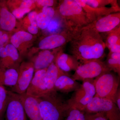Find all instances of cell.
Masks as SVG:
<instances>
[{
  "mask_svg": "<svg viewBox=\"0 0 120 120\" xmlns=\"http://www.w3.org/2000/svg\"><path fill=\"white\" fill-rule=\"evenodd\" d=\"M70 44L71 52L80 63L101 60L105 56L106 47L103 38L92 28H82Z\"/></svg>",
  "mask_w": 120,
  "mask_h": 120,
  "instance_id": "6da1fadb",
  "label": "cell"
},
{
  "mask_svg": "<svg viewBox=\"0 0 120 120\" xmlns=\"http://www.w3.org/2000/svg\"><path fill=\"white\" fill-rule=\"evenodd\" d=\"M57 9L65 29L78 32L90 23L85 11L75 0L59 1Z\"/></svg>",
  "mask_w": 120,
  "mask_h": 120,
  "instance_id": "7a4b0ae2",
  "label": "cell"
},
{
  "mask_svg": "<svg viewBox=\"0 0 120 120\" xmlns=\"http://www.w3.org/2000/svg\"><path fill=\"white\" fill-rule=\"evenodd\" d=\"M43 120H64L70 107L56 91L38 98Z\"/></svg>",
  "mask_w": 120,
  "mask_h": 120,
  "instance_id": "3957f363",
  "label": "cell"
},
{
  "mask_svg": "<svg viewBox=\"0 0 120 120\" xmlns=\"http://www.w3.org/2000/svg\"><path fill=\"white\" fill-rule=\"evenodd\" d=\"M120 77L110 71L94 79L96 92L94 97L108 99L114 103V96L119 88Z\"/></svg>",
  "mask_w": 120,
  "mask_h": 120,
  "instance_id": "277c9868",
  "label": "cell"
},
{
  "mask_svg": "<svg viewBox=\"0 0 120 120\" xmlns=\"http://www.w3.org/2000/svg\"><path fill=\"white\" fill-rule=\"evenodd\" d=\"M94 80L82 81L80 87L74 91L71 98L67 101L70 108L84 111L96 94Z\"/></svg>",
  "mask_w": 120,
  "mask_h": 120,
  "instance_id": "5b68a950",
  "label": "cell"
},
{
  "mask_svg": "<svg viewBox=\"0 0 120 120\" xmlns=\"http://www.w3.org/2000/svg\"><path fill=\"white\" fill-rule=\"evenodd\" d=\"M111 71L105 62L101 60H90L80 63L72 78L76 81L94 79L101 75Z\"/></svg>",
  "mask_w": 120,
  "mask_h": 120,
  "instance_id": "8992f818",
  "label": "cell"
},
{
  "mask_svg": "<svg viewBox=\"0 0 120 120\" xmlns=\"http://www.w3.org/2000/svg\"><path fill=\"white\" fill-rule=\"evenodd\" d=\"M78 32L64 29L60 33L46 35L39 41L37 49L31 50L27 55L31 57L39 50L55 49L64 46L73 40Z\"/></svg>",
  "mask_w": 120,
  "mask_h": 120,
  "instance_id": "52a82bcc",
  "label": "cell"
},
{
  "mask_svg": "<svg viewBox=\"0 0 120 120\" xmlns=\"http://www.w3.org/2000/svg\"><path fill=\"white\" fill-rule=\"evenodd\" d=\"M84 112L88 113H103L108 120H120V110L115 103L106 99L94 97Z\"/></svg>",
  "mask_w": 120,
  "mask_h": 120,
  "instance_id": "ba28073f",
  "label": "cell"
},
{
  "mask_svg": "<svg viewBox=\"0 0 120 120\" xmlns=\"http://www.w3.org/2000/svg\"><path fill=\"white\" fill-rule=\"evenodd\" d=\"M35 68L31 61H22L19 69L17 82L12 87V92L18 94L26 93L34 75Z\"/></svg>",
  "mask_w": 120,
  "mask_h": 120,
  "instance_id": "9c48e42d",
  "label": "cell"
},
{
  "mask_svg": "<svg viewBox=\"0 0 120 120\" xmlns=\"http://www.w3.org/2000/svg\"><path fill=\"white\" fill-rule=\"evenodd\" d=\"M35 36L23 30L18 29L13 34L11 33L10 43L17 50L22 58L27 54L28 50L33 46L36 39Z\"/></svg>",
  "mask_w": 120,
  "mask_h": 120,
  "instance_id": "30bf717a",
  "label": "cell"
},
{
  "mask_svg": "<svg viewBox=\"0 0 120 120\" xmlns=\"http://www.w3.org/2000/svg\"><path fill=\"white\" fill-rule=\"evenodd\" d=\"M5 120H27L23 105L18 94L9 91Z\"/></svg>",
  "mask_w": 120,
  "mask_h": 120,
  "instance_id": "8fae6325",
  "label": "cell"
},
{
  "mask_svg": "<svg viewBox=\"0 0 120 120\" xmlns=\"http://www.w3.org/2000/svg\"><path fill=\"white\" fill-rule=\"evenodd\" d=\"M22 58L15 47L9 42L0 49V68H19Z\"/></svg>",
  "mask_w": 120,
  "mask_h": 120,
  "instance_id": "7c38bea8",
  "label": "cell"
},
{
  "mask_svg": "<svg viewBox=\"0 0 120 120\" xmlns=\"http://www.w3.org/2000/svg\"><path fill=\"white\" fill-rule=\"evenodd\" d=\"M120 26V12L101 17L84 28H92L100 34L111 31Z\"/></svg>",
  "mask_w": 120,
  "mask_h": 120,
  "instance_id": "4fadbf2b",
  "label": "cell"
},
{
  "mask_svg": "<svg viewBox=\"0 0 120 120\" xmlns=\"http://www.w3.org/2000/svg\"><path fill=\"white\" fill-rule=\"evenodd\" d=\"M47 68L35 71L33 79L26 91L27 94L39 98L46 94L45 76Z\"/></svg>",
  "mask_w": 120,
  "mask_h": 120,
  "instance_id": "5bb4252c",
  "label": "cell"
},
{
  "mask_svg": "<svg viewBox=\"0 0 120 120\" xmlns=\"http://www.w3.org/2000/svg\"><path fill=\"white\" fill-rule=\"evenodd\" d=\"M64 47L55 49L41 50L31 61L34 64L35 71L47 68L55 62L59 53L64 51Z\"/></svg>",
  "mask_w": 120,
  "mask_h": 120,
  "instance_id": "9a60e30c",
  "label": "cell"
},
{
  "mask_svg": "<svg viewBox=\"0 0 120 120\" xmlns=\"http://www.w3.org/2000/svg\"><path fill=\"white\" fill-rule=\"evenodd\" d=\"M75 0L82 7L85 11L90 23L103 16L112 13L120 12V8L119 6L93 8L86 4L82 1V0Z\"/></svg>",
  "mask_w": 120,
  "mask_h": 120,
  "instance_id": "2e32d148",
  "label": "cell"
},
{
  "mask_svg": "<svg viewBox=\"0 0 120 120\" xmlns=\"http://www.w3.org/2000/svg\"><path fill=\"white\" fill-rule=\"evenodd\" d=\"M23 105L26 114L30 120H43L41 116L38 98L27 94H19Z\"/></svg>",
  "mask_w": 120,
  "mask_h": 120,
  "instance_id": "e0dca14e",
  "label": "cell"
},
{
  "mask_svg": "<svg viewBox=\"0 0 120 120\" xmlns=\"http://www.w3.org/2000/svg\"><path fill=\"white\" fill-rule=\"evenodd\" d=\"M17 26L16 19L8 9L5 0H0V30L12 33Z\"/></svg>",
  "mask_w": 120,
  "mask_h": 120,
  "instance_id": "ac0fdd59",
  "label": "cell"
},
{
  "mask_svg": "<svg viewBox=\"0 0 120 120\" xmlns=\"http://www.w3.org/2000/svg\"><path fill=\"white\" fill-rule=\"evenodd\" d=\"M55 62L61 71L68 74L71 71H75L80 64V62L74 56L65 53L64 51L59 53Z\"/></svg>",
  "mask_w": 120,
  "mask_h": 120,
  "instance_id": "d6986e66",
  "label": "cell"
},
{
  "mask_svg": "<svg viewBox=\"0 0 120 120\" xmlns=\"http://www.w3.org/2000/svg\"><path fill=\"white\" fill-rule=\"evenodd\" d=\"M77 81L67 75H63L60 76L56 81L54 90L56 92L64 94L75 91L81 86Z\"/></svg>",
  "mask_w": 120,
  "mask_h": 120,
  "instance_id": "ffe728a7",
  "label": "cell"
},
{
  "mask_svg": "<svg viewBox=\"0 0 120 120\" xmlns=\"http://www.w3.org/2000/svg\"><path fill=\"white\" fill-rule=\"evenodd\" d=\"M63 75H69L68 73L63 72L58 68L55 62L47 68L45 76V82L47 94L55 91L54 85L58 77ZM70 76V75H69Z\"/></svg>",
  "mask_w": 120,
  "mask_h": 120,
  "instance_id": "44dd1931",
  "label": "cell"
},
{
  "mask_svg": "<svg viewBox=\"0 0 120 120\" xmlns=\"http://www.w3.org/2000/svg\"><path fill=\"white\" fill-rule=\"evenodd\" d=\"M38 12L35 11H32L28 15L20 19L19 29L23 30L33 35L38 33L39 28L37 24V18Z\"/></svg>",
  "mask_w": 120,
  "mask_h": 120,
  "instance_id": "7402d4cb",
  "label": "cell"
},
{
  "mask_svg": "<svg viewBox=\"0 0 120 120\" xmlns=\"http://www.w3.org/2000/svg\"><path fill=\"white\" fill-rule=\"evenodd\" d=\"M38 12L37 18L39 29L44 30L46 29L49 23L56 15L54 7H43Z\"/></svg>",
  "mask_w": 120,
  "mask_h": 120,
  "instance_id": "603a6c76",
  "label": "cell"
},
{
  "mask_svg": "<svg viewBox=\"0 0 120 120\" xmlns=\"http://www.w3.org/2000/svg\"><path fill=\"white\" fill-rule=\"evenodd\" d=\"M19 68L7 69L0 68V85L12 87L15 86L18 79Z\"/></svg>",
  "mask_w": 120,
  "mask_h": 120,
  "instance_id": "cb8c5ba5",
  "label": "cell"
},
{
  "mask_svg": "<svg viewBox=\"0 0 120 120\" xmlns=\"http://www.w3.org/2000/svg\"><path fill=\"white\" fill-rule=\"evenodd\" d=\"M105 62L110 71L117 73L120 77V53H109Z\"/></svg>",
  "mask_w": 120,
  "mask_h": 120,
  "instance_id": "d4e9b609",
  "label": "cell"
},
{
  "mask_svg": "<svg viewBox=\"0 0 120 120\" xmlns=\"http://www.w3.org/2000/svg\"><path fill=\"white\" fill-rule=\"evenodd\" d=\"M6 5L9 11L16 8H35V0H5Z\"/></svg>",
  "mask_w": 120,
  "mask_h": 120,
  "instance_id": "484cf974",
  "label": "cell"
},
{
  "mask_svg": "<svg viewBox=\"0 0 120 120\" xmlns=\"http://www.w3.org/2000/svg\"><path fill=\"white\" fill-rule=\"evenodd\" d=\"M9 98V91L0 85V120H4L5 114Z\"/></svg>",
  "mask_w": 120,
  "mask_h": 120,
  "instance_id": "4316f807",
  "label": "cell"
},
{
  "mask_svg": "<svg viewBox=\"0 0 120 120\" xmlns=\"http://www.w3.org/2000/svg\"><path fill=\"white\" fill-rule=\"evenodd\" d=\"M106 34L105 44L106 47L109 49L113 45L120 41V26Z\"/></svg>",
  "mask_w": 120,
  "mask_h": 120,
  "instance_id": "83f0119b",
  "label": "cell"
},
{
  "mask_svg": "<svg viewBox=\"0 0 120 120\" xmlns=\"http://www.w3.org/2000/svg\"><path fill=\"white\" fill-rule=\"evenodd\" d=\"M86 4L93 8L106 7L110 5L113 7L118 6L117 1L116 0H82Z\"/></svg>",
  "mask_w": 120,
  "mask_h": 120,
  "instance_id": "f1b7e54d",
  "label": "cell"
},
{
  "mask_svg": "<svg viewBox=\"0 0 120 120\" xmlns=\"http://www.w3.org/2000/svg\"><path fill=\"white\" fill-rule=\"evenodd\" d=\"M64 120H86L85 112L70 108Z\"/></svg>",
  "mask_w": 120,
  "mask_h": 120,
  "instance_id": "f546056e",
  "label": "cell"
},
{
  "mask_svg": "<svg viewBox=\"0 0 120 120\" xmlns=\"http://www.w3.org/2000/svg\"><path fill=\"white\" fill-rule=\"evenodd\" d=\"M60 20L54 18V17L49 23L46 29L44 31L49 35L54 34L58 33L57 31L60 29Z\"/></svg>",
  "mask_w": 120,
  "mask_h": 120,
  "instance_id": "4dcf8cb0",
  "label": "cell"
},
{
  "mask_svg": "<svg viewBox=\"0 0 120 120\" xmlns=\"http://www.w3.org/2000/svg\"><path fill=\"white\" fill-rule=\"evenodd\" d=\"M33 9L32 8H16L10 11L16 19H22L25 15L30 12Z\"/></svg>",
  "mask_w": 120,
  "mask_h": 120,
  "instance_id": "1f68e13d",
  "label": "cell"
},
{
  "mask_svg": "<svg viewBox=\"0 0 120 120\" xmlns=\"http://www.w3.org/2000/svg\"><path fill=\"white\" fill-rule=\"evenodd\" d=\"M56 2L57 1L54 0H35V5L41 9L45 7H53Z\"/></svg>",
  "mask_w": 120,
  "mask_h": 120,
  "instance_id": "d6a6232c",
  "label": "cell"
},
{
  "mask_svg": "<svg viewBox=\"0 0 120 120\" xmlns=\"http://www.w3.org/2000/svg\"><path fill=\"white\" fill-rule=\"evenodd\" d=\"M11 33L0 30V49L10 42Z\"/></svg>",
  "mask_w": 120,
  "mask_h": 120,
  "instance_id": "836d02e7",
  "label": "cell"
},
{
  "mask_svg": "<svg viewBox=\"0 0 120 120\" xmlns=\"http://www.w3.org/2000/svg\"><path fill=\"white\" fill-rule=\"evenodd\" d=\"M86 120H108L103 113H88L85 112Z\"/></svg>",
  "mask_w": 120,
  "mask_h": 120,
  "instance_id": "e575fe53",
  "label": "cell"
},
{
  "mask_svg": "<svg viewBox=\"0 0 120 120\" xmlns=\"http://www.w3.org/2000/svg\"><path fill=\"white\" fill-rule=\"evenodd\" d=\"M114 103L120 110V89L118 88L114 97Z\"/></svg>",
  "mask_w": 120,
  "mask_h": 120,
  "instance_id": "d590c367",
  "label": "cell"
},
{
  "mask_svg": "<svg viewBox=\"0 0 120 120\" xmlns=\"http://www.w3.org/2000/svg\"><path fill=\"white\" fill-rule=\"evenodd\" d=\"M109 50V52L120 53V41L113 45Z\"/></svg>",
  "mask_w": 120,
  "mask_h": 120,
  "instance_id": "8d00e7d4",
  "label": "cell"
}]
</instances>
